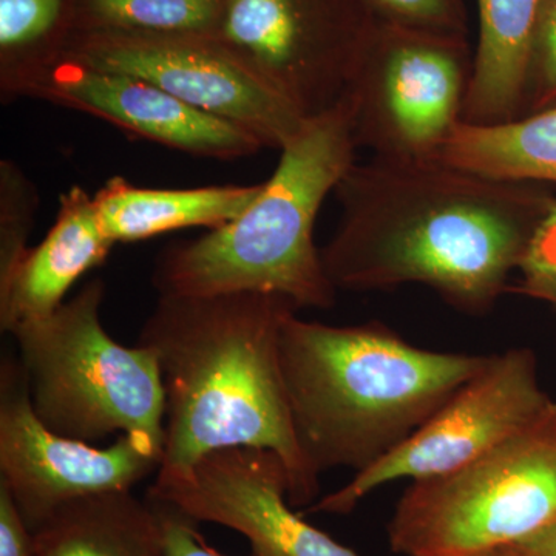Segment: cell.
<instances>
[{
    "label": "cell",
    "mask_w": 556,
    "mask_h": 556,
    "mask_svg": "<svg viewBox=\"0 0 556 556\" xmlns=\"http://www.w3.org/2000/svg\"><path fill=\"white\" fill-rule=\"evenodd\" d=\"M338 228L320 249L336 289L422 285L482 316L507 294L552 203L532 182L500 181L433 159L371 156L346 170Z\"/></svg>",
    "instance_id": "obj_1"
},
{
    "label": "cell",
    "mask_w": 556,
    "mask_h": 556,
    "mask_svg": "<svg viewBox=\"0 0 556 556\" xmlns=\"http://www.w3.org/2000/svg\"><path fill=\"white\" fill-rule=\"evenodd\" d=\"M294 311L265 292L160 295L138 338L159 361L166 397L159 471L188 470L219 450H270L287 467L289 504L316 503L320 478L300 450L281 367Z\"/></svg>",
    "instance_id": "obj_2"
},
{
    "label": "cell",
    "mask_w": 556,
    "mask_h": 556,
    "mask_svg": "<svg viewBox=\"0 0 556 556\" xmlns=\"http://www.w3.org/2000/svg\"><path fill=\"white\" fill-rule=\"evenodd\" d=\"M280 353L295 437L318 478L378 463L492 357L427 350L380 321L334 327L298 311L285 320Z\"/></svg>",
    "instance_id": "obj_3"
},
{
    "label": "cell",
    "mask_w": 556,
    "mask_h": 556,
    "mask_svg": "<svg viewBox=\"0 0 556 556\" xmlns=\"http://www.w3.org/2000/svg\"><path fill=\"white\" fill-rule=\"evenodd\" d=\"M346 98L308 118L280 150L257 199L232 222L164 249L152 283L160 295L265 292L299 309H331L332 287L314 243L321 204L356 163Z\"/></svg>",
    "instance_id": "obj_4"
},
{
    "label": "cell",
    "mask_w": 556,
    "mask_h": 556,
    "mask_svg": "<svg viewBox=\"0 0 556 556\" xmlns=\"http://www.w3.org/2000/svg\"><path fill=\"white\" fill-rule=\"evenodd\" d=\"M105 283L89 281L51 316L10 332L33 408L61 437L97 442L118 433L163 455L166 397L155 354L110 338Z\"/></svg>",
    "instance_id": "obj_5"
},
{
    "label": "cell",
    "mask_w": 556,
    "mask_h": 556,
    "mask_svg": "<svg viewBox=\"0 0 556 556\" xmlns=\"http://www.w3.org/2000/svg\"><path fill=\"white\" fill-rule=\"evenodd\" d=\"M556 519V408L475 463L412 482L388 522L404 556H471L521 543Z\"/></svg>",
    "instance_id": "obj_6"
},
{
    "label": "cell",
    "mask_w": 556,
    "mask_h": 556,
    "mask_svg": "<svg viewBox=\"0 0 556 556\" xmlns=\"http://www.w3.org/2000/svg\"><path fill=\"white\" fill-rule=\"evenodd\" d=\"M473 58L467 36L376 20L345 91L357 148L382 159L437 156L463 121Z\"/></svg>",
    "instance_id": "obj_7"
},
{
    "label": "cell",
    "mask_w": 556,
    "mask_h": 556,
    "mask_svg": "<svg viewBox=\"0 0 556 556\" xmlns=\"http://www.w3.org/2000/svg\"><path fill=\"white\" fill-rule=\"evenodd\" d=\"M556 402L540 382L530 348L492 354L424 426L396 450L358 471L348 484L320 496L305 515H348L383 485L445 477L475 463L543 417Z\"/></svg>",
    "instance_id": "obj_8"
},
{
    "label": "cell",
    "mask_w": 556,
    "mask_h": 556,
    "mask_svg": "<svg viewBox=\"0 0 556 556\" xmlns=\"http://www.w3.org/2000/svg\"><path fill=\"white\" fill-rule=\"evenodd\" d=\"M375 21L364 0H225L214 39L308 119L345 97Z\"/></svg>",
    "instance_id": "obj_9"
},
{
    "label": "cell",
    "mask_w": 556,
    "mask_h": 556,
    "mask_svg": "<svg viewBox=\"0 0 556 556\" xmlns=\"http://www.w3.org/2000/svg\"><path fill=\"white\" fill-rule=\"evenodd\" d=\"M163 455L121 434L108 447L61 437L36 415L20 361L0 368V482L35 530L64 504L98 493L131 492L159 473Z\"/></svg>",
    "instance_id": "obj_10"
},
{
    "label": "cell",
    "mask_w": 556,
    "mask_h": 556,
    "mask_svg": "<svg viewBox=\"0 0 556 556\" xmlns=\"http://www.w3.org/2000/svg\"><path fill=\"white\" fill-rule=\"evenodd\" d=\"M65 54L149 80L186 104L251 131L266 149H283L306 121L214 38L86 31Z\"/></svg>",
    "instance_id": "obj_11"
},
{
    "label": "cell",
    "mask_w": 556,
    "mask_h": 556,
    "mask_svg": "<svg viewBox=\"0 0 556 556\" xmlns=\"http://www.w3.org/2000/svg\"><path fill=\"white\" fill-rule=\"evenodd\" d=\"M283 460L270 450L239 447L201 457L188 470L159 471L149 500L247 538L251 556H361L309 525L289 504Z\"/></svg>",
    "instance_id": "obj_12"
},
{
    "label": "cell",
    "mask_w": 556,
    "mask_h": 556,
    "mask_svg": "<svg viewBox=\"0 0 556 556\" xmlns=\"http://www.w3.org/2000/svg\"><path fill=\"white\" fill-rule=\"evenodd\" d=\"M27 98L87 113L148 141L232 161L265 149L251 131L186 104L149 80L61 58L40 76Z\"/></svg>",
    "instance_id": "obj_13"
},
{
    "label": "cell",
    "mask_w": 556,
    "mask_h": 556,
    "mask_svg": "<svg viewBox=\"0 0 556 556\" xmlns=\"http://www.w3.org/2000/svg\"><path fill=\"white\" fill-rule=\"evenodd\" d=\"M113 247L101 228L93 195L79 186L62 193L46 239L28 249L13 274L0 283L2 331L10 334L21 325L51 316L73 285L102 265Z\"/></svg>",
    "instance_id": "obj_14"
},
{
    "label": "cell",
    "mask_w": 556,
    "mask_h": 556,
    "mask_svg": "<svg viewBox=\"0 0 556 556\" xmlns=\"http://www.w3.org/2000/svg\"><path fill=\"white\" fill-rule=\"evenodd\" d=\"M260 185L193 189L137 188L110 178L93 195L101 228L112 243H130L186 228L215 229L239 217L262 192Z\"/></svg>",
    "instance_id": "obj_15"
},
{
    "label": "cell",
    "mask_w": 556,
    "mask_h": 556,
    "mask_svg": "<svg viewBox=\"0 0 556 556\" xmlns=\"http://www.w3.org/2000/svg\"><path fill=\"white\" fill-rule=\"evenodd\" d=\"M541 0H478L479 39L463 121L521 116Z\"/></svg>",
    "instance_id": "obj_16"
},
{
    "label": "cell",
    "mask_w": 556,
    "mask_h": 556,
    "mask_svg": "<svg viewBox=\"0 0 556 556\" xmlns=\"http://www.w3.org/2000/svg\"><path fill=\"white\" fill-rule=\"evenodd\" d=\"M33 533L36 556H166L155 504L131 492L79 497Z\"/></svg>",
    "instance_id": "obj_17"
},
{
    "label": "cell",
    "mask_w": 556,
    "mask_h": 556,
    "mask_svg": "<svg viewBox=\"0 0 556 556\" xmlns=\"http://www.w3.org/2000/svg\"><path fill=\"white\" fill-rule=\"evenodd\" d=\"M437 159L500 181L556 185V105L506 123L460 121Z\"/></svg>",
    "instance_id": "obj_18"
},
{
    "label": "cell",
    "mask_w": 556,
    "mask_h": 556,
    "mask_svg": "<svg viewBox=\"0 0 556 556\" xmlns=\"http://www.w3.org/2000/svg\"><path fill=\"white\" fill-rule=\"evenodd\" d=\"M67 0H0V98H27L47 70L61 60L53 47Z\"/></svg>",
    "instance_id": "obj_19"
},
{
    "label": "cell",
    "mask_w": 556,
    "mask_h": 556,
    "mask_svg": "<svg viewBox=\"0 0 556 556\" xmlns=\"http://www.w3.org/2000/svg\"><path fill=\"white\" fill-rule=\"evenodd\" d=\"M225 0H83L90 33L214 38Z\"/></svg>",
    "instance_id": "obj_20"
},
{
    "label": "cell",
    "mask_w": 556,
    "mask_h": 556,
    "mask_svg": "<svg viewBox=\"0 0 556 556\" xmlns=\"http://www.w3.org/2000/svg\"><path fill=\"white\" fill-rule=\"evenodd\" d=\"M39 195L25 172L11 160L0 161V283L27 254Z\"/></svg>",
    "instance_id": "obj_21"
},
{
    "label": "cell",
    "mask_w": 556,
    "mask_h": 556,
    "mask_svg": "<svg viewBox=\"0 0 556 556\" xmlns=\"http://www.w3.org/2000/svg\"><path fill=\"white\" fill-rule=\"evenodd\" d=\"M372 16L387 24L445 35H468L463 0H364Z\"/></svg>",
    "instance_id": "obj_22"
},
{
    "label": "cell",
    "mask_w": 556,
    "mask_h": 556,
    "mask_svg": "<svg viewBox=\"0 0 556 556\" xmlns=\"http://www.w3.org/2000/svg\"><path fill=\"white\" fill-rule=\"evenodd\" d=\"M552 105H556V0H541L522 110L533 113Z\"/></svg>",
    "instance_id": "obj_23"
},
{
    "label": "cell",
    "mask_w": 556,
    "mask_h": 556,
    "mask_svg": "<svg viewBox=\"0 0 556 556\" xmlns=\"http://www.w3.org/2000/svg\"><path fill=\"white\" fill-rule=\"evenodd\" d=\"M152 503L155 504L163 525L166 556H229L207 543L200 532V522L195 519L166 504L156 501Z\"/></svg>",
    "instance_id": "obj_24"
},
{
    "label": "cell",
    "mask_w": 556,
    "mask_h": 556,
    "mask_svg": "<svg viewBox=\"0 0 556 556\" xmlns=\"http://www.w3.org/2000/svg\"><path fill=\"white\" fill-rule=\"evenodd\" d=\"M519 270L522 278H556V200L538 222Z\"/></svg>",
    "instance_id": "obj_25"
},
{
    "label": "cell",
    "mask_w": 556,
    "mask_h": 556,
    "mask_svg": "<svg viewBox=\"0 0 556 556\" xmlns=\"http://www.w3.org/2000/svg\"><path fill=\"white\" fill-rule=\"evenodd\" d=\"M0 556H36L35 533L0 482Z\"/></svg>",
    "instance_id": "obj_26"
},
{
    "label": "cell",
    "mask_w": 556,
    "mask_h": 556,
    "mask_svg": "<svg viewBox=\"0 0 556 556\" xmlns=\"http://www.w3.org/2000/svg\"><path fill=\"white\" fill-rule=\"evenodd\" d=\"M508 547L515 556H556V519L535 535Z\"/></svg>",
    "instance_id": "obj_27"
},
{
    "label": "cell",
    "mask_w": 556,
    "mask_h": 556,
    "mask_svg": "<svg viewBox=\"0 0 556 556\" xmlns=\"http://www.w3.org/2000/svg\"><path fill=\"white\" fill-rule=\"evenodd\" d=\"M507 292L556 306V278H521L517 285H510Z\"/></svg>",
    "instance_id": "obj_28"
},
{
    "label": "cell",
    "mask_w": 556,
    "mask_h": 556,
    "mask_svg": "<svg viewBox=\"0 0 556 556\" xmlns=\"http://www.w3.org/2000/svg\"><path fill=\"white\" fill-rule=\"evenodd\" d=\"M471 556H515L510 547L496 548V551L482 552V554Z\"/></svg>",
    "instance_id": "obj_29"
}]
</instances>
